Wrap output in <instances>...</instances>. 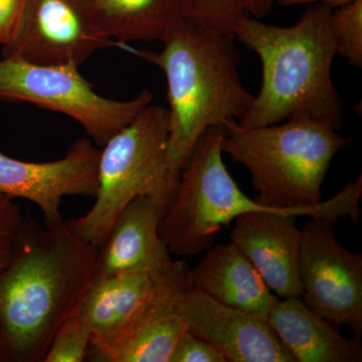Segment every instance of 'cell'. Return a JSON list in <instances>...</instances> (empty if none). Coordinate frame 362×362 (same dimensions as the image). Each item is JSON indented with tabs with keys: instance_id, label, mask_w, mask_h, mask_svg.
<instances>
[{
	"instance_id": "cell-12",
	"label": "cell",
	"mask_w": 362,
	"mask_h": 362,
	"mask_svg": "<svg viewBox=\"0 0 362 362\" xmlns=\"http://www.w3.org/2000/svg\"><path fill=\"white\" fill-rule=\"evenodd\" d=\"M187 329L230 362H295L268 320L226 306L189 288L177 305Z\"/></svg>"
},
{
	"instance_id": "cell-22",
	"label": "cell",
	"mask_w": 362,
	"mask_h": 362,
	"mask_svg": "<svg viewBox=\"0 0 362 362\" xmlns=\"http://www.w3.org/2000/svg\"><path fill=\"white\" fill-rule=\"evenodd\" d=\"M13 197L0 192V256L11 252L16 233L23 216Z\"/></svg>"
},
{
	"instance_id": "cell-24",
	"label": "cell",
	"mask_w": 362,
	"mask_h": 362,
	"mask_svg": "<svg viewBox=\"0 0 362 362\" xmlns=\"http://www.w3.org/2000/svg\"><path fill=\"white\" fill-rule=\"evenodd\" d=\"M275 0H246L247 13L252 18H259L271 13Z\"/></svg>"
},
{
	"instance_id": "cell-25",
	"label": "cell",
	"mask_w": 362,
	"mask_h": 362,
	"mask_svg": "<svg viewBox=\"0 0 362 362\" xmlns=\"http://www.w3.org/2000/svg\"><path fill=\"white\" fill-rule=\"evenodd\" d=\"M354 0H275L278 4L282 6H299V4H322L330 6L331 8L345 6Z\"/></svg>"
},
{
	"instance_id": "cell-5",
	"label": "cell",
	"mask_w": 362,
	"mask_h": 362,
	"mask_svg": "<svg viewBox=\"0 0 362 362\" xmlns=\"http://www.w3.org/2000/svg\"><path fill=\"white\" fill-rule=\"evenodd\" d=\"M168 109L149 104L100 150L96 202L85 216L66 221L78 238L99 247L124 207L143 194L170 206L180 175L168 162Z\"/></svg>"
},
{
	"instance_id": "cell-23",
	"label": "cell",
	"mask_w": 362,
	"mask_h": 362,
	"mask_svg": "<svg viewBox=\"0 0 362 362\" xmlns=\"http://www.w3.org/2000/svg\"><path fill=\"white\" fill-rule=\"evenodd\" d=\"M25 0H0V45L13 40L20 25Z\"/></svg>"
},
{
	"instance_id": "cell-1",
	"label": "cell",
	"mask_w": 362,
	"mask_h": 362,
	"mask_svg": "<svg viewBox=\"0 0 362 362\" xmlns=\"http://www.w3.org/2000/svg\"><path fill=\"white\" fill-rule=\"evenodd\" d=\"M98 252L66 221L47 228L23 218L0 268V362H44L99 276Z\"/></svg>"
},
{
	"instance_id": "cell-16",
	"label": "cell",
	"mask_w": 362,
	"mask_h": 362,
	"mask_svg": "<svg viewBox=\"0 0 362 362\" xmlns=\"http://www.w3.org/2000/svg\"><path fill=\"white\" fill-rule=\"evenodd\" d=\"M160 270L97 278L78 309L89 330V346L116 337L139 314L156 291Z\"/></svg>"
},
{
	"instance_id": "cell-21",
	"label": "cell",
	"mask_w": 362,
	"mask_h": 362,
	"mask_svg": "<svg viewBox=\"0 0 362 362\" xmlns=\"http://www.w3.org/2000/svg\"><path fill=\"white\" fill-rule=\"evenodd\" d=\"M169 362H226V359L216 347L187 329L176 343Z\"/></svg>"
},
{
	"instance_id": "cell-19",
	"label": "cell",
	"mask_w": 362,
	"mask_h": 362,
	"mask_svg": "<svg viewBox=\"0 0 362 362\" xmlns=\"http://www.w3.org/2000/svg\"><path fill=\"white\" fill-rule=\"evenodd\" d=\"M247 16L246 0H188L187 18L228 37Z\"/></svg>"
},
{
	"instance_id": "cell-8",
	"label": "cell",
	"mask_w": 362,
	"mask_h": 362,
	"mask_svg": "<svg viewBox=\"0 0 362 362\" xmlns=\"http://www.w3.org/2000/svg\"><path fill=\"white\" fill-rule=\"evenodd\" d=\"M301 230L299 280L304 303L334 326L362 334V255L347 251L335 221L309 218Z\"/></svg>"
},
{
	"instance_id": "cell-10",
	"label": "cell",
	"mask_w": 362,
	"mask_h": 362,
	"mask_svg": "<svg viewBox=\"0 0 362 362\" xmlns=\"http://www.w3.org/2000/svg\"><path fill=\"white\" fill-rule=\"evenodd\" d=\"M189 288V268L171 259L159 272L156 291L144 308L116 337L90 345L87 357L99 362H169L187 330L177 305Z\"/></svg>"
},
{
	"instance_id": "cell-13",
	"label": "cell",
	"mask_w": 362,
	"mask_h": 362,
	"mask_svg": "<svg viewBox=\"0 0 362 362\" xmlns=\"http://www.w3.org/2000/svg\"><path fill=\"white\" fill-rule=\"evenodd\" d=\"M168 206L154 194L139 195L127 204L98 247V277L163 268L171 257L159 226Z\"/></svg>"
},
{
	"instance_id": "cell-7",
	"label": "cell",
	"mask_w": 362,
	"mask_h": 362,
	"mask_svg": "<svg viewBox=\"0 0 362 362\" xmlns=\"http://www.w3.org/2000/svg\"><path fill=\"white\" fill-rule=\"evenodd\" d=\"M152 98L148 90L127 101L100 96L74 64L35 65L0 59V101L25 102L71 117L98 146L103 147L128 125Z\"/></svg>"
},
{
	"instance_id": "cell-18",
	"label": "cell",
	"mask_w": 362,
	"mask_h": 362,
	"mask_svg": "<svg viewBox=\"0 0 362 362\" xmlns=\"http://www.w3.org/2000/svg\"><path fill=\"white\" fill-rule=\"evenodd\" d=\"M329 25L337 54L349 65L362 68V0L332 8Z\"/></svg>"
},
{
	"instance_id": "cell-11",
	"label": "cell",
	"mask_w": 362,
	"mask_h": 362,
	"mask_svg": "<svg viewBox=\"0 0 362 362\" xmlns=\"http://www.w3.org/2000/svg\"><path fill=\"white\" fill-rule=\"evenodd\" d=\"M100 150L88 138H81L58 160L28 162L0 151V192L37 204L44 226L64 223L61 202L65 197H96Z\"/></svg>"
},
{
	"instance_id": "cell-14",
	"label": "cell",
	"mask_w": 362,
	"mask_h": 362,
	"mask_svg": "<svg viewBox=\"0 0 362 362\" xmlns=\"http://www.w3.org/2000/svg\"><path fill=\"white\" fill-rule=\"evenodd\" d=\"M189 277L197 291L266 320L280 301L232 242L209 247L197 266L189 269Z\"/></svg>"
},
{
	"instance_id": "cell-17",
	"label": "cell",
	"mask_w": 362,
	"mask_h": 362,
	"mask_svg": "<svg viewBox=\"0 0 362 362\" xmlns=\"http://www.w3.org/2000/svg\"><path fill=\"white\" fill-rule=\"evenodd\" d=\"M101 32L117 42H162L187 18L188 0H92Z\"/></svg>"
},
{
	"instance_id": "cell-15",
	"label": "cell",
	"mask_w": 362,
	"mask_h": 362,
	"mask_svg": "<svg viewBox=\"0 0 362 362\" xmlns=\"http://www.w3.org/2000/svg\"><path fill=\"white\" fill-rule=\"evenodd\" d=\"M268 322L295 362H361L359 337H343L337 326L311 310L299 297L279 301Z\"/></svg>"
},
{
	"instance_id": "cell-26",
	"label": "cell",
	"mask_w": 362,
	"mask_h": 362,
	"mask_svg": "<svg viewBox=\"0 0 362 362\" xmlns=\"http://www.w3.org/2000/svg\"><path fill=\"white\" fill-rule=\"evenodd\" d=\"M8 255H6V256H0V268H1L2 266H4V264L6 263L7 259H8Z\"/></svg>"
},
{
	"instance_id": "cell-3",
	"label": "cell",
	"mask_w": 362,
	"mask_h": 362,
	"mask_svg": "<svg viewBox=\"0 0 362 362\" xmlns=\"http://www.w3.org/2000/svg\"><path fill=\"white\" fill-rule=\"evenodd\" d=\"M235 37L185 18L163 42L159 52L138 57L165 74L168 97V162L180 175L199 138L209 128L240 121L255 96L239 74Z\"/></svg>"
},
{
	"instance_id": "cell-6",
	"label": "cell",
	"mask_w": 362,
	"mask_h": 362,
	"mask_svg": "<svg viewBox=\"0 0 362 362\" xmlns=\"http://www.w3.org/2000/svg\"><path fill=\"white\" fill-rule=\"evenodd\" d=\"M223 128H209L181 169L177 192L159 226L175 256L207 251L221 228L243 214L294 209L264 206L240 189L223 162Z\"/></svg>"
},
{
	"instance_id": "cell-20",
	"label": "cell",
	"mask_w": 362,
	"mask_h": 362,
	"mask_svg": "<svg viewBox=\"0 0 362 362\" xmlns=\"http://www.w3.org/2000/svg\"><path fill=\"white\" fill-rule=\"evenodd\" d=\"M90 333L77 313L57 331L44 362H82L87 357Z\"/></svg>"
},
{
	"instance_id": "cell-4",
	"label": "cell",
	"mask_w": 362,
	"mask_h": 362,
	"mask_svg": "<svg viewBox=\"0 0 362 362\" xmlns=\"http://www.w3.org/2000/svg\"><path fill=\"white\" fill-rule=\"evenodd\" d=\"M223 129V153L249 170L258 192L256 202L275 207L322 202L321 187L331 162L352 141L332 126L309 118L262 127H246L230 119Z\"/></svg>"
},
{
	"instance_id": "cell-9",
	"label": "cell",
	"mask_w": 362,
	"mask_h": 362,
	"mask_svg": "<svg viewBox=\"0 0 362 362\" xmlns=\"http://www.w3.org/2000/svg\"><path fill=\"white\" fill-rule=\"evenodd\" d=\"M114 45L95 21L92 0H25L20 25L2 47V56L80 68L95 52Z\"/></svg>"
},
{
	"instance_id": "cell-2",
	"label": "cell",
	"mask_w": 362,
	"mask_h": 362,
	"mask_svg": "<svg viewBox=\"0 0 362 362\" xmlns=\"http://www.w3.org/2000/svg\"><path fill=\"white\" fill-rule=\"evenodd\" d=\"M331 11L310 4L291 26L268 25L251 16L238 23L233 37L256 52L262 64L261 89L239 121L243 126L309 118L341 128L343 105L331 75L337 54Z\"/></svg>"
}]
</instances>
